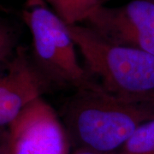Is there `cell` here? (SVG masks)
Masks as SVG:
<instances>
[{
    "instance_id": "6da1fadb",
    "label": "cell",
    "mask_w": 154,
    "mask_h": 154,
    "mask_svg": "<svg viewBox=\"0 0 154 154\" xmlns=\"http://www.w3.org/2000/svg\"><path fill=\"white\" fill-rule=\"evenodd\" d=\"M62 117L78 149L111 154L140 125L154 119V103L118 97L95 81L75 90L63 105Z\"/></svg>"
},
{
    "instance_id": "7a4b0ae2",
    "label": "cell",
    "mask_w": 154,
    "mask_h": 154,
    "mask_svg": "<svg viewBox=\"0 0 154 154\" xmlns=\"http://www.w3.org/2000/svg\"><path fill=\"white\" fill-rule=\"evenodd\" d=\"M86 69L110 94L154 103V56L112 43L83 24L68 25Z\"/></svg>"
},
{
    "instance_id": "3957f363",
    "label": "cell",
    "mask_w": 154,
    "mask_h": 154,
    "mask_svg": "<svg viewBox=\"0 0 154 154\" xmlns=\"http://www.w3.org/2000/svg\"><path fill=\"white\" fill-rule=\"evenodd\" d=\"M21 16L31 33V62L50 89L77 90L96 81L79 62L68 24L45 0H26Z\"/></svg>"
},
{
    "instance_id": "277c9868",
    "label": "cell",
    "mask_w": 154,
    "mask_h": 154,
    "mask_svg": "<svg viewBox=\"0 0 154 154\" xmlns=\"http://www.w3.org/2000/svg\"><path fill=\"white\" fill-rule=\"evenodd\" d=\"M70 140L54 108L42 97L8 127L6 154H69Z\"/></svg>"
},
{
    "instance_id": "5b68a950",
    "label": "cell",
    "mask_w": 154,
    "mask_h": 154,
    "mask_svg": "<svg viewBox=\"0 0 154 154\" xmlns=\"http://www.w3.org/2000/svg\"><path fill=\"white\" fill-rule=\"evenodd\" d=\"M84 25L112 43L154 56V0H132L117 7L102 5Z\"/></svg>"
},
{
    "instance_id": "8992f818",
    "label": "cell",
    "mask_w": 154,
    "mask_h": 154,
    "mask_svg": "<svg viewBox=\"0 0 154 154\" xmlns=\"http://www.w3.org/2000/svg\"><path fill=\"white\" fill-rule=\"evenodd\" d=\"M6 67L0 76V128H8L32 101L50 90L25 47L18 46Z\"/></svg>"
},
{
    "instance_id": "52a82bcc",
    "label": "cell",
    "mask_w": 154,
    "mask_h": 154,
    "mask_svg": "<svg viewBox=\"0 0 154 154\" xmlns=\"http://www.w3.org/2000/svg\"><path fill=\"white\" fill-rule=\"evenodd\" d=\"M68 25L82 24L98 7L100 0H45Z\"/></svg>"
},
{
    "instance_id": "ba28073f",
    "label": "cell",
    "mask_w": 154,
    "mask_h": 154,
    "mask_svg": "<svg viewBox=\"0 0 154 154\" xmlns=\"http://www.w3.org/2000/svg\"><path fill=\"white\" fill-rule=\"evenodd\" d=\"M111 154H154V119L140 125L126 142Z\"/></svg>"
},
{
    "instance_id": "9c48e42d",
    "label": "cell",
    "mask_w": 154,
    "mask_h": 154,
    "mask_svg": "<svg viewBox=\"0 0 154 154\" xmlns=\"http://www.w3.org/2000/svg\"><path fill=\"white\" fill-rule=\"evenodd\" d=\"M18 46V35L16 29L0 14V67L8 65Z\"/></svg>"
},
{
    "instance_id": "30bf717a",
    "label": "cell",
    "mask_w": 154,
    "mask_h": 154,
    "mask_svg": "<svg viewBox=\"0 0 154 154\" xmlns=\"http://www.w3.org/2000/svg\"><path fill=\"white\" fill-rule=\"evenodd\" d=\"M7 138L0 139V154H6V145H7Z\"/></svg>"
},
{
    "instance_id": "8fae6325",
    "label": "cell",
    "mask_w": 154,
    "mask_h": 154,
    "mask_svg": "<svg viewBox=\"0 0 154 154\" xmlns=\"http://www.w3.org/2000/svg\"><path fill=\"white\" fill-rule=\"evenodd\" d=\"M73 154H101L99 152H95L93 151H89V150H85V149H77L76 151Z\"/></svg>"
},
{
    "instance_id": "7c38bea8",
    "label": "cell",
    "mask_w": 154,
    "mask_h": 154,
    "mask_svg": "<svg viewBox=\"0 0 154 154\" xmlns=\"http://www.w3.org/2000/svg\"><path fill=\"white\" fill-rule=\"evenodd\" d=\"M8 136V128H0V139Z\"/></svg>"
},
{
    "instance_id": "4fadbf2b",
    "label": "cell",
    "mask_w": 154,
    "mask_h": 154,
    "mask_svg": "<svg viewBox=\"0 0 154 154\" xmlns=\"http://www.w3.org/2000/svg\"><path fill=\"white\" fill-rule=\"evenodd\" d=\"M100 1H101V3H102V5H103V4H104V2H105V0H100Z\"/></svg>"
}]
</instances>
